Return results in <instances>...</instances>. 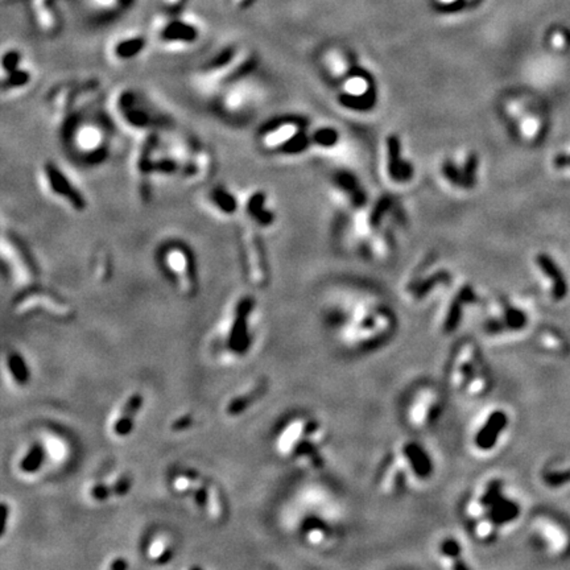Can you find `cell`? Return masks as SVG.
<instances>
[{
  "instance_id": "cell-20",
  "label": "cell",
  "mask_w": 570,
  "mask_h": 570,
  "mask_svg": "<svg viewBox=\"0 0 570 570\" xmlns=\"http://www.w3.org/2000/svg\"><path fill=\"white\" fill-rule=\"evenodd\" d=\"M146 45V40L143 37H132L129 40L120 41L115 47V54L120 58H131L139 54Z\"/></svg>"
},
{
  "instance_id": "cell-14",
  "label": "cell",
  "mask_w": 570,
  "mask_h": 570,
  "mask_svg": "<svg viewBox=\"0 0 570 570\" xmlns=\"http://www.w3.org/2000/svg\"><path fill=\"white\" fill-rule=\"evenodd\" d=\"M243 245H245V259L248 263L252 280L256 284H263L265 281V265H264V259L261 255L259 242L252 234L245 232Z\"/></svg>"
},
{
  "instance_id": "cell-9",
  "label": "cell",
  "mask_w": 570,
  "mask_h": 570,
  "mask_svg": "<svg viewBox=\"0 0 570 570\" xmlns=\"http://www.w3.org/2000/svg\"><path fill=\"white\" fill-rule=\"evenodd\" d=\"M165 263L172 270V272L176 274L182 289L186 294H192L195 288V274L189 252L182 247H171L165 252Z\"/></svg>"
},
{
  "instance_id": "cell-4",
  "label": "cell",
  "mask_w": 570,
  "mask_h": 570,
  "mask_svg": "<svg viewBox=\"0 0 570 570\" xmlns=\"http://www.w3.org/2000/svg\"><path fill=\"white\" fill-rule=\"evenodd\" d=\"M327 440L322 425L317 420L305 419L291 424L280 439L284 453L305 459L311 469L320 470L325 466L322 448Z\"/></svg>"
},
{
  "instance_id": "cell-23",
  "label": "cell",
  "mask_w": 570,
  "mask_h": 570,
  "mask_svg": "<svg viewBox=\"0 0 570 570\" xmlns=\"http://www.w3.org/2000/svg\"><path fill=\"white\" fill-rule=\"evenodd\" d=\"M43 458H44L43 449L39 445H34L32 449L28 452V454L24 457V459L21 461L20 468H21L23 472H36L40 468V465L43 462Z\"/></svg>"
},
{
  "instance_id": "cell-19",
  "label": "cell",
  "mask_w": 570,
  "mask_h": 570,
  "mask_svg": "<svg viewBox=\"0 0 570 570\" xmlns=\"http://www.w3.org/2000/svg\"><path fill=\"white\" fill-rule=\"evenodd\" d=\"M265 392V383H261L259 384L255 390H252V391L250 392V393H245V395H242V396H239V397H237V399H234L230 404H228V413L230 416H237V415H239V413H242L245 409L250 407L252 403H255L259 397H261V395Z\"/></svg>"
},
{
  "instance_id": "cell-22",
  "label": "cell",
  "mask_w": 570,
  "mask_h": 570,
  "mask_svg": "<svg viewBox=\"0 0 570 570\" xmlns=\"http://www.w3.org/2000/svg\"><path fill=\"white\" fill-rule=\"evenodd\" d=\"M212 202L218 206L219 210L223 212H235L237 209V202L234 196H231L226 189H215V192L212 195Z\"/></svg>"
},
{
  "instance_id": "cell-24",
  "label": "cell",
  "mask_w": 570,
  "mask_h": 570,
  "mask_svg": "<svg viewBox=\"0 0 570 570\" xmlns=\"http://www.w3.org/2000/svg\"><path fill=\"white\" fill-rule=\"evenodd\" d=\"M8 366H10V370L14 375V377L17 379V383L25 384L30 375H28L27 366H25L23 358H20L17 354H11L8 357Z\"/></svg>"
},
{
  "instance_id": "cell-18",
  "label": "cell",
  "mask_w": 570,
  "mask_h": 570,
  "mask_svg": "<svg viewBox=\"0 0 570 570\" xmlns=\"http://www.w3.org/2000/svg\"><path fill=\"white\" fill-rule=\"evenodd\" d=\"M212 156L206 151H201L190 160V165L186 169V179L189 182H202L210 175L212 171Z\"/></svg>"
},
{
  "instance_id": "cell-8",
  "label": "cell",
  "mask_w": 570,
  "mask_h": 570,
  "mask_svg": "<svg viewBox=\"0 0 570 570\" xmlns=\"http://www.w3.org/2000/svg\"><path fill=\"white\" fill-rule=\"evenodd\" d=\"M73 146L82 157L97 160L105 156L107 148V135L103 129L94 123H85L73 131Z\"/></svg>"
},
{
  "instance_id": "cell-21",
  "label": "cell",
  "mask_w": 570,
  "mask_h": 570,
  "mask_svg": "<svg viewBox=\"0 0 570 570\" xmlns=\"http://www.w3.org/2000/svg\"><path fill=\"white\" fill-rule=\"evenodd\" d=\"M8 74H6L7 77L4 78V90L10 89V90H15V89H21L23 86H25L28 82L31 81V76L28 72L23 70V69H11L7 70Z\"/></svg>"
},
{
  "instance_id": "cell-13",
  "label": "cell",
  "mask_w": 570,
  "mask_h": 570,
  "mask_svg": "<svg viewBox=\"0 0 570 570\" xmlns=\"http://www.w3.org/2000/svg\"><path fill=\"white\" fill-rule=\"evenodd\" d=\"M437 557L443 568L469 569L461 542L456 538H443L437 547Z\"/></svg>"
},
{
  "instance_id": "cell-28",
  "label": "cell",
  "mask_w": 570,
  "mask_h": 570,
  "mask_svg": "<svg viewBox=\"0 0 570 570\" xmlns=\"http://www.w3.org/2000/svg\"><path fill=\"white\" fill-rule=\"evenodd\" d=\"M129 565H127V562H124L122 558H119V560H116L114 564L110 567V568H113V569H126Z\"/></svg>"
},
{
  "instance_id": "cell-7",
  "label": "cell",
  "mask_w": 570,
  "mask_h": 570,
  "mask_svg": "<svg viewBox=\"0 0 570 570\" xmlns=\"http://www.w3.org/2000/svg\"><path fill=\"white\" fill-rule=\"evenodd\" d=\"M508 415L502 409H492L489 412L472 437V445L479 453L494 452L508 428Z\"/></svg>"
},
{
  "instance_id": "cell-6",
  "label": "cell",
  "mask_w": 570,
  "mask_h": 570,
  "mask_svg": "<svg viewBox=\"0 0 570 570\" xmlns=\"http://www.w3.org/2000/svg\"><path fill=\"white\" fill-rule=\"evenodd\" d=\"M254 65L255 61L252 57H243L238 60L235 50L228 48L215 58L204 77V83L212 87L219 86V83H228L247 73Z\"/></svg>"
},
{
  "instance_id": "cell-27",
  "label": "cell",
  "mask_w": 570,
  "mask_h": 570,
  "mask_svg": "<svg viewBox=\"0 0 570 570\" xmlns=\"http://www.w3.org/2000/svg\"><path fill=\"white\" fill-rule=\"evenodd\" d=\"M192 424H193V419H192V416H184V417H179V419H177L175 423L172 424V430H173V432H181V430H185V429L190 428V426H192Z\"/></svg>"
},
{
  "instance_id": "cell-10",
  "label": "cell",
  "mask_w": 570,
  "mask_h": 570,
  "mask_svg": "<svg viewBox=\"0 0 570 570\" xmlns=\"http://www.w3.org/2000/svg\"><path fill=\"white\" fill-rule=\"evenodd\" d=\"M155 136H147L138 147L133 159V171L138 186L142 193L147 195L149 190V177L155 172L153 159Z\"/></svg>"
},
{
  "instance_id": "cell-12",
  "label": "cell",
  "mask_w": 570,
  "mask_h": 570,
  "mask_svg": "<svg viewBox=\"0 0 570 570\" xmlns=\"http://www.w3.org/2000/svg\"><path fill=\"white\" fill-rule=\"evenodd\" d=\"M252 301L250 298H242L237 305L235 320L230 333V347L237 353H245L250 344L247 320L248 314L252 310Z\"/></svg>"
},
{
  "instance_id": "cell-26",
  "label": "cell",
  "mask_w": 570,
  "mask_h": 570,
  "mask_svg": "<svg viewBox=\"0 0 570 570\" xmlns=\"http://www.w3.org/2000/svg\"><path fill=\"white\" fill-rule=\"evenodd\" d=\"M111 494H113V489H111V487H109V486H103V485L94 486V487L91 489V496H93L94 499H97V501H105V499L110 498V495H111Z\"/></svg>"
},
{
  "instance_id": "cell-2",
  "label": "cell",
  "mask_w": 570,
  "mask_h": 570,
  "mask_svg": "<svg viewBox=\"0 0 570 570\" xmlns=\"http://www.w3.org/2000/svg\"><path fill=\"white\" fill-rule=\"evenodd\" d=\"M433 474V461L419 442L407 441L386 459L379 472V485L386 494L396 495L409 483L425 482Z\"/></svg>"
},
{
  "instance_id": "cell-25",
  "label": "cell",
  "mask_w": 570,
  "mask_h": 570,
  "mask_svg": "<svg viewBox=\"0 0 570 570\" xmlns=\"http://www.w3.org/2000/svg\"><path fill=\"white\" fill-rule=\"evenodd\" d=\"M264 205V199L261 195H255L251 197L250 204H248V210L252 217H255L259 223H267V221L270 219V215L265 212V209L263 208Z\"/></svg>"
},
{
  "instance_id": "cell-3",
  "label": "cell",
  "mask_w": 570,
  "mask_h": 570,
  "mask_svg": "<svg viewBox=\"0 0 570 570\" xmlns=\"http://www.w3.org/2000/svg\"><path fill=\"white\" fill-rule=\"evenodd\" d=\"M449 377L453 388L468 397H482L491 388L489 367L481 350L472 341L457 347L450 360Z\"/></svg>"
},
{
  "instance_id": "cell-11",
  "label": "cell",
  "mask_w": 570,
  "mask_h": 570,
  "mask_svg": "<svg viewBox=\"0 0 570 570\" xmlns=\"http://www.w3.org/2000/svg\"><path fill=\"white\" fill-rule=\"evenodd\" d=\"M45 177L48 181L50 190L56 196L64 198L70 206L78 210H82L86 206L81 195L77 192V189L70 184L69 179L56 165L45 166Z\"/></svg>"
},
{
  "instance_id": "cell-17",
  "label": "cell",
  "mask_w": 570,
  "mask_h": 570,
  "mask_svg": "<svg viewBox=\"0 0 570 570\" xmlns=\"http://www.w3.org/2000/svg\"><path fill=\"white\" fill-rule=\"evenodd\" d=\"M197 36H198V32H197L196 27H193L192 24L179 21V20H175L166 24V27L162 32V39L169 43H175V41L192 43L196 40Z\"/></svg>"
},
{
  "instance_id": "cell-5",
  "label": "cell",
  "mask_w": 570,
  "mask_h": 570,
  "mask_svg": "<svg viewBox=\"0 0 570 570\" xmlns=\"http://www.w3.org/2000/svg\"><path fill=\"white\" fill-rule=\"evenodd\" d=\"M442 412L440 392L430 386H421L408 397L407 423L415 429H428L437 423Z\"/></svg>"
},
{
  "instance_id": "cell-16",
  "label": "cell",
  "mask_w": 570,
  "mask_h": 570,
  "mask_svg": "<svg viewBox=\"0 0 570 570\" xmlns=\"http://www.w3.org/2000/svg\"><path fill=\"white\" fill-rule=\"evenodd\" d=\"M143 406V396L139 393L132 395L129 402L122 410V415L116 420L114 425L115 435L118 436H127L130 435L132 425H133V417L138 415L140 408Z\"/></svg>"
},
{
  "instance_id": "cell-15",
  "label": "cell",
  "mask_w": 570,
  "mask_h": 570,
  "mask_svg": "<svg viewBox=\"0 0 570 570\" xmlns=\"http://www.w3.org/2000/svg\"><path fill=\"white\" fill-rule=\"evenodd\" d=\"M19 309L21 311H27V310L31 309L45 310V311H50V313H53L54 316H58V317H63V318L67 317V316H72V313H73L72 309L67 308L66 305H63V304L57 303L56 300L50 298L47 296H43V294H33L31 297L25 298L23 303H20Z\"/></svg>"
},
{
  "instance_id": "cell-29",
  "label": "cell",
  "mask_w": 570,
  "mask_h": 570,
  "mask_svg": "<svg viewBox=\"0 0 570 570\" xmlns=\"http://www.w3.org/2000/svg\"><path fill=\"white\" fill-rule=\"evenodd\" d=\"M118 1H119V4H120L123 8H129L135 0H118Z\"/></svg>"
},
{
  "instance_id": "cell-1",
  "label": "cell",
  "mask_w": 570,
  "mask_h": 570,
  "mask_svg": "<svg viewBox=\"0 0 570 570\" xmlns=\"http://www.w3.org/2000/svg\"><path fill=\"white\" fill-rule=\"evenodd\" d=\"M519 516V505L503 491L498 479L489 481L465 505V518L479 541H494L498 534Z\"/></svg>"
}]
</instances>
